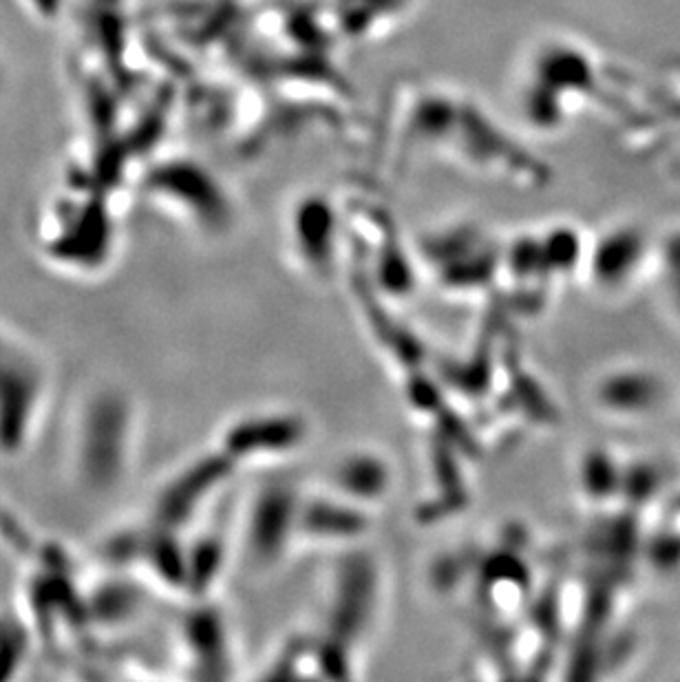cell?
<instances>
[{
  "label": "cell",
  "mask_w": 680,
  "mask_h": 682,
  "mask_svg": "<svg viewBox=\"0 0 680 682\" xmlns=\"http://www.w3.org/2000/svg\"><path fill=\"white\" fill-rule=\"evenodd\" d=\"M292 237L303 261L316 270L327 268L338 239V219L332 201L321 195L303 197L292 212Z\"/></svg>",
  "instance_id": "6da1fadb"
},
{
  "label": "cell",
  "mask_w": 680,
  "mask_h": 682,
  "mask_svg": "<svg viewBox=\"0 0 680 682\" xmlns=\"http://www.w3.org/2000/svg\"><path fill=\"white\" fill-rule=\"evenodd\" d=\"M665 393L663 380L652 371L623 369L601 382L599 402L619 415H645L661 407Z\"/></svg>",
  "instance_id": "7a4b0ae2"
},
{
  "label": "cell",
  "mask_w": 680,
  "mask_h": 682,
  "mask_svg": "<svg viewBox=\"0 0 680 682\" xmlns=\"http://www.w3.org/2000/svg\"><path fill=\"white\" fill-rule=\"evenodd\" d=\"M643 237L632 228L614 230L592 250V274L605 287H619L630 279L643 259Z\"/></svg>",
  "instance_id": "3957f363"
},
{
  "label": "cell",
  "mask_w": 680,
  "mask_h": 682,
  "mask_svg": "<svg viewBox=\"0 0 680 682\" xmlns=\"http://www.w3.org/2000/svg\"><path fill=\"white\" fill-rule=\"evenodd\" d=\"M411 0H336L340 31L354 38L378 36L407 14Z\"/></svg>",
  "instance_id": "277c9868"
},
{
  "label": "cell",
  "mask_w": 680,
  "mask_h": 682,
  "mask_svg": "<svg viewBox=\"0 0 680 682\" xmlns=\"http://www.w3.org/2000/svg\"><path fill=\"white\" fill-rule=\"evenodd\" d=\"M389 466L374 455H354L336 468V484L347 495L371 502L389 490Z\"/></svg>",
  "instance_id": "5b68a950"
},
{
  "label": "cell",
  "mask_w": 680,
  "mask_h": 682,
  "mask_svg": "<svg viewBox=\"0 0 680 682\" xmlns=\"http://www.w3.org/2000/svg\"><path fill=\"white\" fill-rule=\"evenodd\" d=\"M307 524H312V530L325 532V535H358L365 528V519L360 513L352 508H338L334 510L332 506H318L312 508L310 515H307Z\"/></svg>",
  "instance_id": "8992f818"
}]
</instances>
